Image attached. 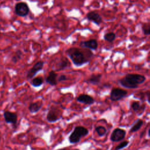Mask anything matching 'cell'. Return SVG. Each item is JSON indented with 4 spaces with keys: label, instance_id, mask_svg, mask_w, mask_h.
<instances>
[{
    "label": "cell",
    "instance_id": "9c48e42d",
    "mask_svg": "<svg viewBox=\"0 0 150 150\" xmlns=\"http://www.w3.org/2000/svg\"><path fill=\"white\" fill-rule=\"evenodd\" d=\"M70 65V62L67 58L65 57H62L56 62V63L53 65V68L54 69L53 70L56 71H60L64 70L68 67Z\"/></svg>",
    "mask_w": 150,
    "mask_h": 150
},
{
    "label": "cell",
    "instance_id": "ac0fdd59",
    "mask_svg": "<svg viewBox=\"0 0 150 150\" xmlns=\"http://www.w3.org/2000/svg\"><path fill=\"white\" fill-rule=\"evenodd\" d=\"M144 121L142 119L138 118L132 125L129 129V133H134L138 131L143 125Z\"/></svg>",
    "mask_w": 150,
    "mask_h": 150
},
{
    "label": "cell",
    "instance_id": "484cf974",
    "mask_svg": "<svg viewBox=\"0 0 150 150\" xmlns=\"http://www.w3.org/2000/svg\"><path fill=\"white\" fill-rule=\"evenodd\" d=\"M145 97L146 98V100H147L148 104H150V90H148V91H145Z\"/></svg>",
    "mask_w": 150,
    "mask_h": 150
},
{
    "label": "cell",
    "instance_id": "277c9868",
    "mask_svg": "<svg viewBox=\"0 0 150 150\" xmlns=\"http://www.w3.org/2000/svg\"><path fill=\"white\" fill-rule=\"evenodd\" d=\"M128 94V92L120 88H114L110 92V98L112 101H118L125 98Z\"/></svg>",
    "mask_w": 150,
    "mask_h": 150
},
{
    "label": "cell",
    "instance_id": "7c38bea8",
    "mask_svg": "<svg viewBox=\"0 0 150 150\" xmlns=\"http://www.w3.org/2000/svg\"><path fill=\"white\" fill-rule=\"evenodd\" d=\"M86 18L97 25H100L103 22L102 17L98 13L95 11H90L88 12L86 15Z\"/></svg>",
    "mask_w": 150,
    "mask_h": 150
},
{
    "label": "cell",
    "instance_id": "6da1fadb",
    "mask_svg": "<svg viewBox=\"0 0 150 150\" xmlns=\"http://www.w3.org/2000/svg\"><path fill=\"white\" fill-rule=\"evenodd\" d=\"M66 53L76 67H80L88 63L93 56V53L90 49H82L76 47L67 49Z\"/></svg>",
    "mask_w": 150,
    "mask_h": 150
},
{
    "label": "cell",
    "instance_id": "d4e9b609",
    "mask_svg": "<svg viewBox=\"0 0 150 150\" xmlns=\"http://www.w3.org/2000/svg\"><path fill=\"white\" fill-rule=\"evenodd\" d=\"M67 77L64 74H61L57 77V82H62V81H64L67 80Z\"/></svg>",
    "mask_w": 150,
    "mask_h": 150
},
{
    "label": "cell",
    "instance_id": "8fae6325",
    "mask_svg": "<svg viewBox=\"0 0 150 150\" xmlns=\"http://www.w3.org/2000/svg\"><path fill=\"white\" fill-rule=\"evenodd\" d=\"M80 47L81 48H86L90 50H95L98 47V42L96 39H92L87 40L81 41L79 44Z\"/></svg>",
    "mask_w": 150,
    "mask_h": 150
},
{
    "label": "cell",
    "instance_id": "44dd1931",
    "mask_svg": "<svg viewBox=\"0 0 150 150\" xmlns=\"http://www.w3.org/2000/svg\"><path fill=\"white\" fill-rule=\"evenodd\" d=\"M95 131L97 132V135L100 137L104 136L107 133V129L102 125H99L96 127L95 128Z\"/></svg>",
    "mask_w": 150,
    "mask_h": 150
},
{
    "label": "cell",
    "instance_id": "f546056e",
    "mask_svg": "<svg viewBox=\"0 0 150 150\" xmlns=\"http://www.w3.org/2000/svg\"><path fill=\"white\" fill-rule=\"evenodd\" d=\"M79 1H81V0H79Z\"/></svg>",
    "mask_w": 150,
    "mask_h": 150
},
{
    "label": "cell",
    "instance_id": "2e32d148",
    "mask_svg": "<svg viewBox=\"0 0 150 150\" xmlns=\"http://www.w3.org/2000/svg\"><path fill=\"white\" fill-rule=\"evenodd\" d=\"M101 77L102 75L101 74H93L86 80V83L93 85L98 84L100 83Z\"/></svg>",
    "mask_w": 150,
    "mask_h": 150
},
{
    "label": "cell",
    "instance_id": "e0dca14e",
    "mask_svg": "<svg viewBox=\"0 0 150 150\" xmlns=\"http://www.w3.org/2000/svg\"><path fill=\"white\" fill-rule=\"evenodd\" d=\"M131 107L132 110L137 112H138V114H141V111L143 112L145 110V105H141L139 101H134L131 103Z\"/></svg>",
    "mask_w": 150,
    "mask_h": 150
},
{
    "label": "cell",
    "instance_id": "d6986e66",
    "mask_svg": "<svg viewBox=\"0 0 150 150\" xmlns=\"http://www.w3.org/2000/svg\"><path fill=\"white\" fill-rule=\"evenodd\" d=\"M43 78L42 76H37L32 79L30 84L34 87H40L43 84Z\"/></svg>",
    "mask_w": 150,
    "mask_h": 150
},
{
    "label": "cell",
    "instance_id": "52a82bcc",
    "mask_svg": "<svg viewBox=\"0 0 150 150\" xmlns=\"http://www.w3.org/2000/svg\"><path fill=\"white\" fill-rule=\"evenodd\" d=\"M44 62L40 60L37 62L33 67L30 69L26 74V79H33L35 75L40 70H42L43 66H44Z\"/></svg>",
    "mask_w": 150,
    "mask_h": 150
},
{
    "label": "cell",
    "instance_id": "cb8c5ba5",
    "mask_svg": "<svg viewBox=\"0 0 150 150\" xmlns=\"http://www.w3.org/2000/svg\"><path fill=\"white\" fill-rule=\"evenodd\" d=\"M129 143V142L128 141H122L121 143H120L115 146V148H114V150H121V149H124V148H125L126 146H127L128 145Z\"/></svg>",
    "mask_w": 150,
    "mask_h": 150
},
{
    "label": "cell",
    "instance_id": "ffe728a7",
    "mask_svg": "<svg viewBox=\"0 0 150 150\" xmlns=\"http://www.w3.org/2000/svg\"><path fill=\"white\" fill-rule=\"evenodd\" d=\"M103 38L105 41L110 42V43H112L116 39V35L115 33H114L112 32H107L104 34Z\"/></svg>",
    "mask_w": 150,
    "mask_h": 150
},
{
    "label": "cell",
    "instance_id": "4316f807",
    "mask_svg": "<svg viewBox=\"0 0 150 150\" xmlns=\"http://www.w3.org/2000/svg\"><path fill=\"white\" fill-rule=\"evenodd\" d=\"M57 150H67V149H66V148H63L58 149H57Z\"/></svg>",
    "mask_w": 150,
    "mask_h": 150
},
{
    "label": "cell",
    "instance_id": "3957f363",
    "mask_svg": "<svg viewBox=\"0 0 150 150\" xmlns=\"http://www.w3.org/2000/svg\"><path fill=\"white\" fill-rule=\"evenodd\" d=\"M89 133L87 128L83 126H76L69 137V141L71 144L79 143L81 138L87 136Z\"/></svg>",
    "mask_w": 150,
    "mask_h": 150
},
{
    "label": "cell",
    "instance_id": "9a60e30c",
    "mask_svg": "<svg viewBox=\"0 0 150 150\" xmlns=\"http://www.w3.org/2000/svg\"><path fill=\"white\" fill-rule=\"evenodd\" d=\"M42 106L43 103L42 101H38L36 102L31 103L28 107V110L31 114H35L39 111Z\"/></svg>",
    "mask_w": 150,
    "mask_h": 150
},
{
    "label": "cell",
    "instance_id": "603a6c76",
    "mask_svg": "<svg viewBox=\"0 0 150 150\" xmlns=\"http://www.w3.org/2000/svg\"><path fill=\"white\" fill-rule=\"evenodd\" d=\"M142 31L145 35H150V24L148 23H145L142 25Z\"/></svg>",
    "mask_w": 150,
    "mask_h": 150
},
{
    "label": "cell",
    "instance_id": "7a4b0ae2",
    "mask_svg": "<svg viewBox=\"0 0 150 150\" xmlns=\"http://www.w3.org/2000/svg\"><path fill=\"white\" fill-rule=\"evenodd\" d=\"M146 80V77L142 74L128 73L118 80V83L124 87L134 89L138 87Z\"/></svg>",
    "mask_w": 150,
    "mask_h": 150
},
{
    "label": "cell",
    "instance_id": "30bf717a",
    "mask_svg": "<svg viewBox=\"0 0 150 150\" xmlns=\"http://www.w3.org/2000/svg\"><path fill=\"white\" fill-rule=\"evenodd\" d=\"M3 116L4 120L7 124H11L13 125H16L18 121V115L16 113L9 111H5L4 112Z\"/></svg>",
    "mask_w": 150,
    "mask_h": 150
},
{
    "label": "cell",
    "instance_id": "4fadbf2b",
    "mask_svg": "<svg viewBox=\"0 0 150 150\" xmlns=\"http://www.w3.org/2000/svg\"><path fill=\"white\" fill-rule=\"evenodd\" d=\"M76 101L77 102L83 103L86 105H92L95 103L94 98L92 96L86 94H80L76 98Z\"/></svg>",
    "mask_w": 150,
    "mask_h": 150
},
{
    "label": "cell",
    "instance_id": "7402d4cb",
    "mask_svg": "<svg viewBox=\"0 0 150 150\" xmlns=\"http://www.w3.org/2000/svg\"><path fill=\"white\" fill-rule=\"evenodd\" d=\"M22 55V52L20 50H18L16 51L15 54L12 57L11 60L12 63H16L19 60H21V57Z\"/></svg>",
    "mask_w": 150,
    "mask_h": 150
},
{
    "label": "cell",
    "instance_id": "f1b7e54d",
    "mask_svg": "<svg viewBox=\"0 0 150 150\" xmlns=\"http://www.w3.org/2000/svg\"><path fill=\"white\" fill-rule=\"evenodd\" d=\"M72 150H80L79 149H72Z\"/></svg>",
    "mask_w": 150,
    "mask_h": 150
},
{
    "label": "cell",
    "instance_id": "5b68a950",
    "mask_svg": "<svg viewBox=\"0 0 150 150\" xmlns=\"http://www.w3.org/2000/svg\"><path fill=\"white\" fill-rule=\"evenodd\" d=\"M15 12L19 16L25 17L29 13V8L27 3L19 2L16 4L15 6Z\"/></svg>",
    "mask_w": 150,
    "mask_h": 150
},
{
    "label": "cell",
    "instance_id": "ba28073f",
    "mask_svg": "<svg viewBox=\"0 0 150 150\" xmlns=\"http://www.w3.org/2000/svg\"><path fill=\"white\" fill-rule=\"evenodd\" d=\"M61 115L59 114V110L56 107H51L46 115V120L50 123H53L60 120Z\"/></svg>",
    "mask_w": 150,
    "mask_h": 150
},
{
    "label": "cell",
    "instance_id": "83f0119b",
    "mask_svg": "<svg viewBox=\"0 0 150 150\" xmlns=\"http://www.w3.org/2000/svg\"><path fill=\"white\" fill-rule=\"evenodd\" d=\"M148 135H149V137H150V128H149V130H148Z\"/></svg>",
    "mask_w": 150,
    "mask_h": 150
},
{
    "label": "cell",
    "instance_id": "8992f818",
    "mask_svg": "<svg viewBox=\"0 0 150 150\" xmlns=\"http://www.w3.org/2000/svg\"><path fill=\"white\" fill-rule=\"evenodd\" d=\"M126 136L125 129L120 128H115L110 135V140L112 142H117L123 140Z\"/></svg>",
    "mask_w": 150,
    "mask_h": 150
},
{
    "label": "cell",
    "instance_id": "5bb4252c",
    "mask_svg": "<svg viewBox=\"0 0 150 150\" xmlns=\"http://www.w3.org/2000/svg\"><path fill=\"white\" fill-rule=\"evenodd\" d=\"M57 77L58 74L54 70H51L49 72L48 75L46 77V82L52 86H56L57 84Z\"/></svg>",
    "mask_w": 150,
    "mask_h": 150
}]
</instances>
